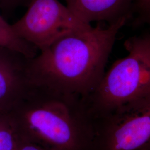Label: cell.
<instances>
[{
  "label": "cell",
  "mask_w": 150,
  "mask_h": 150,
  "mask_svg": "<svg viewBox=\"0 0 150 150\" xmlns=\"http://www.w3.org/2000/svg\"><path fill=\"white\" fill-rule=\"evenodd\" d=\"M129 18L108 27H85L71 32L29 61L31 83L82 97L96 89L120 30Z\"/></svg>",
  "instance_id": "cell-1"
},
{
  "label": "cell",
  "mask_w": 150,
  "mask_h": 150,
  "mask_svg": "<svg viewBox=\"0 0 150 150\" xmlns=\"http://www.w3.org/2000/svg\"><path fill=\"white\" fill-rule=\"evenodd\" d=\"M8 112L22 140L49 150H92L94 118L82 97L31 83Z\"/></svg>",
  "instance_id": "cell-2"
},
{
  "label": "cell",
  "mask_w": 150,
  "mask_h": 150,
  "mask_svg": "<svg viewBox=\"0 0 150 150\" xmlns=\"http://www.w3.org/2000/svg\"><path fill=\"white\" fill-rule=\"evenodd\" d=\"M128 54L105 73L96 89L84 97L93 116L150 95V33L128 38Z\"/></svg>",
  "instance_id": "cell-3"
},
{
  "label": "cell",
  "mask_w": 150,
  "mask_h": 150,
  "mask_svg": "<svg viewBox=\"0 0 150 150\" xmlns=\"http://www.w3.org/2000/svg\"><path fill=\"white\" fill-rule=\"evenodd\" d=\"M93 118L92 150H150V95Z\"/></svg>",
  "instance_id": "cell-4"
},
{
  "label": "cell",
  "mask_w": 150,
  "mask_h": 150,
  "mask_svg": "<svg viewBox=\"0 0 150 150\" xmlns=\"http://www.w3.org/2000/svg\"><path fill=\"white\" fill-rule=\"evenodd\" d=\"M26 12L11 25L16 35L39 52L60 38L85 27L82 21L59 0H30Z\"/></svg>",
  "instance_id": "cell-5"
},
{
  "label": "cell",
  "mask_w": 150,
  "mask_h": 150,
  "mask_svg": "<svg viewBox=\"0 0 150 150\" xmlns=\"http://www.w3.org/2000/svg\"><path fill=\"white\" fill-rule=\"evenodd\" d=\"M30 58L0 46V112L10 110L31 85Z\"/></svg>",
  "instance_id": "cell-6"
},
{
  "label": "cell",
  "mask_w": 150,
  "mask_h": 150,
  "mask_svg": "<svg viewBox=\"0 0 150 150\" xmlns=\"http://www.w3.org/2000/svg\"><path fill=\"white\" fill-rule=\"evenodd\" d=\"M66 6L82 21L106 22L109 25L134 12L135 0H64Z\"/></svg>",
  "instance_id": "cell-7"
},
{
  "label": "cell",
  "mask_w": 150,
  "mask_h": 150,
  "mask_svg": "<svg viewBox=\"0 0 150 150\" xmlns=\"http://www.w3.org/2000/svg\"><path fill=\"white\" fill-rule=\"evenodd\" d=\"M0 46L16 51L30 59L34 57L38 54L36 48L16 35L11 25L6 21L1 12Z\"/></svg>",
  "instance_id": "cell-8"
},
{
  "label": "cell",
  "mask_w": 150,
  "mask_h": 150,
  "mask_svg": "<svg viewBox=\"0 0 150 150\" xmlns=\"http://www.w3.org/2000/svg\"><path fill=\"white\" fill-rule=\"evenodd\" d=\"M20 141L9 113L0 112V150H16Z\"/></svg>",
  "instance_id": "cell-9"
},
{
  "label": "cell",
  "mask_w": 150,
  "mask_h": 150,
  "mask_svg": "<svg viewBox=\"0 0 150 150\" xmlns=\"http://www.w3.org/2000/svg\"><path fill=\"white\" fill-rule=\"evenodd\" d=\"M134 12L139 14L141 21H145L150 15V0H135Z\"/></svg>",
  "instance_id": "cell-10"
},
{
  "label": "cell",
  "mask_w": 150,
  "mask_h": 150,
  "mask_svg": "<svg viewBox=\"0 0 150 150\" xmlns=\"http://www.w3.org/2000/svg\"><path fill=\"white\" fill-rule=\"evenodd\" d=\"M30 0H0V7L5 9H11L18 6L28 5Z\"/></svg>",
  "instance_id": "cell-11"
},
{
  "label": "cell",
  "mask_w": 150,
  "mask_h": 150,
  "mask_svg": "<svg viewBox=\"0 0 150 150\" xmlns=\"http://www.w3.org/2000/svg\"><path fill=\"white\" fill-rule=\"evenodd\" d=\"M16 150H49L40 145L32 143L29 141L22 140L18 145Z\"/></svg>",
  "instance_id": "cell-12"
},
{
  "label": "cell",
  "mask_w": 150,
  "mask_h": 150,
  "mask_svg": "<svg viewBox=\"0 0 150 150\" xmlns=\"http://www.w3.org/2000/svg\"><path fill=\"white\" fill-rule=\"evenodd\" d=\"M145 22H147V23H148L150 25V16H149V17L146 18V20H145Z\"/></svg>",
  "instance_id": "cell-13"
}]
</instances>
